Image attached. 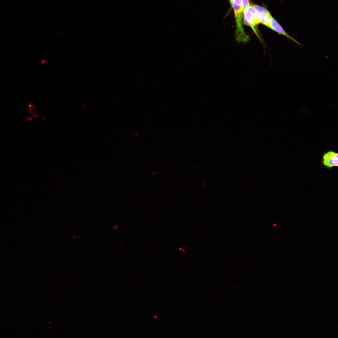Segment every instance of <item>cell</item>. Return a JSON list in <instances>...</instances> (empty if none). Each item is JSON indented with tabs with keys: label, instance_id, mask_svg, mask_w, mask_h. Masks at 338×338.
<instances>
[{
	"label": "cell",
	"instance_id": "cell-4",
	"mask_svg": "<svg viewBox=\"0 0 338 338\" xmlns=\"http://www.w3.org/2000/svg\"><path fill=\"white\" fill-rule=\"evenodd\" d=\"M268 28L275 31L279 34L284 36L288 39L292 40L299 45L300 46L302 45L298 41L286 32L280 24L274 18H272Z\"/></svg>",
	"mask_w": 338,
	"mask_h": 338
},
{
	"label": "cell",
	"instance_id": "cell-3",
	"mask_svg": "<svg viewBox=\"0 0 338 338\" xmlns=\"http://www.w3.org/2000/svg\"><path fill=\"white\" fill-rule=\"evenodd\" d=\"M322 165L325 168L330 169L338 166V154L332 150L325 153L321 161Z\"/></svg>",
	"mask_w": 338,
	"mask_h": 338
},
{
	"label": "cell",
	"instance_id": "cell-7",
	"mask_svg": "<svg viewBox=\"0 0 338 338\" xmlns=\"http://www.w3.org/2000/svg\"><path fill=\"white\" fill-rule=\"evenodd\" d=\"M179 250H182V251H183V252H185V251H184V250H183V249H182V248H179Z\"/></svg>",
	"mask_w": 338,
	"mask_h": 338
},
{
	"label": "cell",
	"instance_id": "cell-5",
	"mask_svg": "<svg viewBox=\"0 0 338 338\" xmlns=\"http://www.w3.org/2000/svg\"><path fill=\"white\" fill-rule=\"evenodd\" d=\"M254 6L259 13L261 23L268 28L273 18L270 13L264 7L256 5Z\"/></svg>",
	"mask_w": 338,
	"mask_h": 338
},
{
	"label": "cell",
	"instance_id": "cell-2",
	"mask_svg": "<svg viewBox=\"0 0 338 338\" xmlns=\"http://www.w3.org/2000/svg\"><path fill=\"white\" fill-rule=\"evenodd\" d=\"M243 22L245 25L250 27L256 35L259 37L256 27L261 23L260 19L254 5H251L243 11Z\"/></svg>",
	"mask_w": 338,
	"mask_h": 338
},
{
	"label": "cell",
	"instance_id": "cell-1",
	"mask_svg": "<svg viewBox=\"0 0 338 338\" xmlns=\"http://www.w3.org/2000/svg\"><path fill=\"white\" fill-rule=\"evenodd\" d=\"M233 9L236 23V37L238 41H246L248 38L246 34L243 26L242 0H230Z\"/></svg>",
	"mask_w": 338,
	"mask_h": 338
},
{
	"label": "cell",
	"instance_id": "cell-6",
	"mask_svg": "<svg viewBox=\"0 0 338 338\" xmlns=\"http://www.w3.org/2000/svg\"><path fill=\"white\" fill-rule=\"evenodd\" d=\"M249 0H242V6L243 11L247 8L250 6Z\"/></svg>",
	"mask_w": 338,
	"mask_h": 338
}]
</instances>
